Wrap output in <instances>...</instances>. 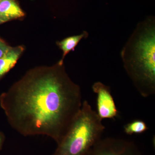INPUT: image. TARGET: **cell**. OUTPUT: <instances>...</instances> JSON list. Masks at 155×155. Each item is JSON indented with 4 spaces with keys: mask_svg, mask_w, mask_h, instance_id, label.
Returning <instances> with one entry per match:
<instances>
[{
    "mask_svg": "<svg viewBox=\"0 0 155 155\" xmlns=\"http://www.w3.org/2000/svg\"><path fill=\"white\" fill-rule=\"evenodd\" d=\"M81 90L64 64L28 70L0 96L9 124L24 136L45 135L59 144L80 111Z\"/></svg>",
    "mask_w": 155,
    "mask_h": 155,
    "instance_id": "obj_1",
    "label": "cell"
},
{
    "mask_svg": "<svg viewBox=\"0 0 155 155\" xmlns=\"http://www.w3.org/2000/svg\"><path fill=\"white\" fill-rule=\"evenodd\" d=\"M126 73L143 97L155 93V17L139 22L121 51Z\"/></svg>",
    "mask_w": 155,
    "mask_h": 155,
    "instance_id": "obj_2",
    "label": "cell"
},
{
    "mask_svg": "<svg viewBox=\"0 0 155 155\" xmlns=\"http://www.w3.org/2000/svg\"><path fill=\"white\" fill-rule=\"evenodd\" d=\"M102 119L84 101L80 111L53 155H86L101 139L105 127Z\"/></svg>",
    "mask_w": 155,
    "mask_h": 155,
    "instance_id": "obj_3",
    "label": "cell"
},
{
    "mask_svg": "<svg viewBox=\"0 0 155 155\" xmlns=\"http://www.w3.org/2000/svg\"><path fill=\"white\" fill-rule=\"evenodd\" d=\"M86 155H143L133 142L123 139H101Z\"/></svg>",
    "mask_w": 155,
    "mask_h": 155,
    "instance_id": "obj_4",
    "label": "cell"
},
{
    "mask_svg": "<svg viewBox=\"0 0 155 155\" xmlns=\"http://www.w3.org/2000/svg\"><path fill=\"white\" fill-rule=\"evenodd\" d=\"M93 91L97 95V114L100 118L115 119L119 116V111L116 107L110 87L100 82L93 84Z\"/></svg>",
    "mask_w": 155,
    "mask_h": 155,
    "instance_id": "obj_5",
    "label": "cell"
},
{
    "mask_svg": "<svg viewBox=\"0 0 155 155\" xmlns=\"http://www.w3.org/2000/svg\"><path fill=\"white\" fill-rule=\"evenodd\" d=\"M25 15L15 0H2L0 2V17L5 22L21 19Z\"/></svg>",
    "mask_w": 155,
    "mask_h": 155,
    "instance_id": "obj_6",
    "label": "cell"
},
{
    "mask_svg": "<svg viewBox=\"0 0 155 155\" xmlns=\"http://www.w3.org/2000/svg\"><path fill=\"white\" fill-rule=\"evenodd\" d=\"M24 50L25 48L21 45L12 47L6 54L0 58V79L15 66Z\"/></svg>",
    "mask_w": 155,
    "mask_h": 155,
    "instance_id": "obj_7",
    "label": "cell"
},
{
    "mask_svg": "<svg viewBox=\"0 0 155 155\" xmlns=\"http://www.w3.org/2000/svg\"><path fill=\"white\" fill-rule=\"evenodd\" d=\"M88 35V32L84 31L82 33L78 35L68 37L61 41L57 42V45L63 51L62 58L58 62L61 64H64V60L66 56L70 52L74 51L81 41L83 38H87Z\"/></svg>",
    "mask_w": 155,
    "mask_h": 155,
    "instance_id": "obj_8",
    "label": "cell"
},
{
    "mask_svg": "<svg viewBox=\"0 0 155 155\" xmlns=\"http://www.w3.org/2000/svg\"><path fill=\"white\" fill-rule=\"evenodd\" d=\"M123 128L125 134L132 135L144 133L148 129V127L144 121L137 119L124 125Z\"/></svg>",
    "mask_w": 155,
    "mask_h": 155,
    "instance_id": "obj_9",
    "label": "cell"
},
{
    "mask_svg": "<svg viewBox=\"0 0 155 155\" xmlns=\"http://www.w3.org/2000/svg\"><path fill=\"white\" fill-rule=\"evenodd\" d=\"M12 47L9 45L5 41L0 38V58L6 54Z\"/></svg>",
    "mask_w": 155,
    "mask_h": 155,
    "instance_id": "obj_10",
    "label": "cell"
},
{
    "mask_svg": "<svg viewBox=\"0 0 155 155\" xmlns=\"http://www.w3.org/2000/svg\"><path fill=\"white\" fill-rule=\"evenodd\" d=\"M5 140V135L2 132H0V150L2 149Z\"/></svg>",
    "mask_w": 155,
    "mask_h": 155,
    "instance_id": "obj_11",
    "label": "cell"
},
{
    "mask_svg": "<svg viewBox=\"0 0 155 155\" xmlns=\"http://www.w3.org/2000/svg\"><path fill=\"white\" fill-rule=\"evenodd\" d=\"M3 23H5V22L3 21V19L0 17V24H2Z\"/></svg>",
    "mask_w": 155,
    "mask_h": 155,
    "instance_id": "obj_12",
    "label": "cell"
},
{
    "mask_svg": "<svg viewBox=\"0 0 155 155\" xmlns=\"http://www.w3.org/2000/svg\"><path fill=\"white\" fill-rule=\"evenodd\" d=\"M1 1H2V0H0V2H1Z\"/></svg>",
    "mask_w": 155,
    "mask_h": 155,
    "instance_id": "obj_13",
    "label": "cell"
}]
</instances>
